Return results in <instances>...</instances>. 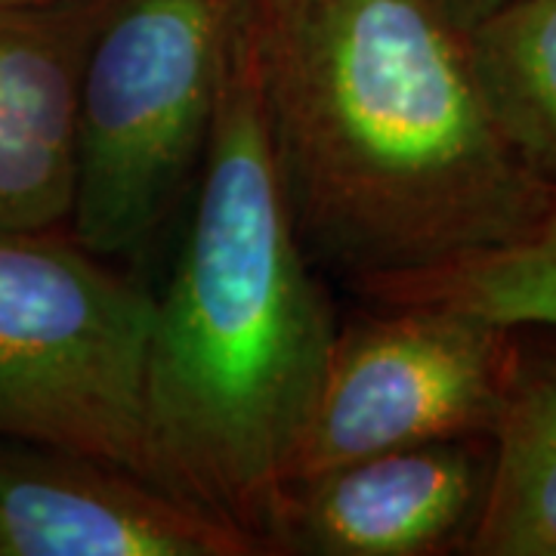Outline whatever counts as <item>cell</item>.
Segmentation results:
<instances>
[{
	"instance_id": "6da1fadb",
	"label": "cell",
	"mask_w": 556,
	"mask_h": 556,
	"mask_svg": "<svg viewBox=\"0 0 556 556\" xmlns=\"http://www.w3.org/2000/svg\"><path fill=\"white\" fill-rule=\"evenodd\" d=\"M278 186L318 273L362 298L526 239L556 195L501 134L437 0H257Z\"/></svg>"
},
{
	"instance_id": "7a4b0ae2",
	"label": "cell",
	"mask_w": 556,
	"mask_h": 556,
	"mask_svg": "<svg viewBox=\"0 0 556 556\" xmlns=\"http://www.w3.org/2000/svg\"><path fill=\"white\" fill-rule=\"evenodd\" d=\"M251 20L226 62L177 266L152 298L142 408L161 485L269 554L338 321L278 186Z\"/></svg>"
},
{
	"instance_id": "3957f363",
	"label": "cell",
	"mask_w": 556,
	"mask_h": 556,
	"mask_svg": "<svg viewBox=\"0 0 556 556\" xmlns=\"http://www.w3.org/2000/svg\"><path fill=\"white\" fill-rule=\"evenodd\" d=\"M254 0H100L80 75L72 239L139 260L189 199Z\"/></svg>"
},
{
	"instance_id": "277c9868",
	"label": "cell",
	"mask_w": 556,
	"mask_h": 556,
	"mask_svg": "<svg viewBox=\"0 0 556 556\" xmlns=\"http://www.w3.org/2000/svg\"><path fill=\"white\" fill-rule=\"evenodd\" d=\"M149 321L152 294L68 229L0 232V439L159 482L142 408Z\"/></svg>"
},
{
	"instance_id": "5b68a950",
	"label": "cell",
	"mask_w": 556,
	"mask_h": 556,
	"mask_svg": "<svg viewBox=\"0 0 556 556\" xmlns=\"http://www.w3.org/2000/svg\"><path fill=\"white\" fill-rule=\"evenodd\" d=\"M380 306L338 328L288 482L433 439L492 437L517 328L442 303Z\"/></svg>"
},
{
	"instance_id": "8992f818",
	"label": "cell",
	"mask_w": 556,
	"mask_h": 556,
	"mask_svg": "<svg viewBox=\"0 0 556 556\" xmlns=\"http://www.w3.org/2000/svg\"><path fill=\"white\" fill-rule=\"evenodd\" d=\"M492 437L433 439L285 482L269 554H464L492 479Z\"/></svg>"
},
{
	"instance_id": "52a82bcc",
	"label": "cell",
	"mask_w": 556,
	"mask_h": 556,
	"mask_svg": "<svg viewBox=\"0 0 556 556\" xmlns=\"http://www.w3.org/2000/svg\"><path fill=\"white\" fill-rule=\"evenodd\" d=\"M257 554V538L121 464L0 439V556Z\"/></svg>"
},
{
	"instance_id": "ba28073f",
	"label": "cell",
	"mask_w": 556,
	"mask_h": 556,
	"mask_svg": "<svg viewBox=\"0 0 556 556\" xmlns=\"http://www.w3.org/2000/svg\"><path fill=\"white\" fill-rule=\"evenodd\" d=\"M100 0L0 7V232L68 229Z\"/></svg>"
},
{
	"instance_id": "9c48e42d",
	"label": "cell",
	"mask_w": 556,
	"mask_h": 556,
	"mask_svg": "<svg viewBox=\"0 0 556 556\" xmlns=\"http://www.w3.org/2000/svg\"><path fill=\"white\" fill-rule=\"evenodd\" d=\"M492 448L489 492L464 554L556 556V340L517 328Z\"/></svg>"
},
{
	"instance_id": "30bf717a",
	"label": "cell",
	"mask_w": 556,
	"mask_h": 556,
	"mask_svg": "<svg viewBox=\"0 0 556 556\" xmlns=\"http://www.w3.org/2000/svg\"><path fill=\"white\" fill-rule=\"evenodd\" d=\"M470 56L501 134L556 195V0H507L470 28Z\"/></svg>"
},
{
	"instance_id": "8fae6325",
	"label": "cell",
	"mask_w": 556,
	"mask_h": 556,
	"mask_svg": "<svg viewBox=\"0 0 556 556\" xmlns=\"http://www.w3.org/2000/svg\"><path fill=\"white\" fill-rule=\"evenodd\" d=\"M368 298L378 303H442L507 328L556 331V204L510 248L383 285Z\"/></svg>"
},
{
	"instance_id": "7c38bea8",
	"label": "cell",
	"mask_w": 556,
	"mask_h": 556,
	"mask_svg": "<svg viewBox=\"0 0 556 556\" xmlns=\"http://www.w3.org/2000/svg\"><path fill=\"white\" fill-rule=\"evenodd\" d=\"M437 3L452 16L455 25L470 31L473 25H479L489 13H495L497 7H504L507 0H437Z\"/></svg>"
},
{
	"instance_id": "4fadbf2b",
	"label": "cell",
	"mask_w": 556,
	"mask_h": 556,
	"mask_svg": "<svg viewBox=\"0 0 556 556\" xmlns=\"http://www.w3.org/2000/svg\"><path fill=\"white\" fill-rule=\"evenodd\" d=\"M43 3H60V0H0V7H43Z\"/></svg>"
}]
</instances>
